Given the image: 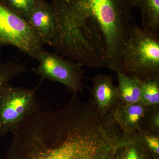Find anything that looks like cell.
Instances as JSON below:
<instances>
[{"label":"cell","mask_w":159,"mask_h":159,"mask_svg":"<svg viewBox=\"0 0 159 159\" xmlns=\"http://www.w3.org/2000/svg\"><path fill=\"white\" fill-rule=\"evenodd\" d=\"M142 13L143 29L159 32V0H132Z\"/></svg>","instance_id":"7c38bea8"},{"label":"cell","mask_w":159,"mask_h":159,"mask_svg":"<svg viewBox=\"0 0 159 159\" xmlns=\"http://www.w3.org/2000/svg\"><path fill=\"white\" fill-rule=\"evenodd\" d=\"M43 45L28 21L0 0V47L13 46L37 60Z\"/></svg>","instance_id":"5b68a950"},{"label":"cell","mask_w":159,"mask_h":159,"mask_svg":"<svg viewBox=\"0 0 159 159\" xmlns=\"http://www.w3.org/2000/svg\"><path fill=\"white\" fill-rule=\"evenodd\" d=\"M37 60L39 65L34 71L42 80L60 83L73 93L82 92L84 71L80 64L44 50Z\"/></svg>","instance_id":"8992f818"},{"label":"cell","mask_w":159,"mask_h":159,"mask_svg":"<svg viewBox=\"0 0 159 159\" xmlns=\"http://www.w3.org/2000/svg\"><path fill=\"white\" fill-rule=\"evenodd\" d=\"M12 134L3 159H112L118 144L100 119L71 107L38 111Z\"/></svg>","instance_id":"6da1fadb"},{"label":"cell","mask_w":159,"mask_h":159,"mask_svg":"<svg viewBox=\"0 0 159 159\" xmlns=\"http://www.w3.org/2000/svg\"><path fill=\"white\" fill-rule=\"evenodd\" d=\"M8 8L26 20L40 0H1Z\"/></svg>","instance_id":"2e32d148"},{"label":"cell","mask_w":159,"mask_h":159,"mask_svg":"<svg viewBox=\"0 0 159 159\" xmlns=\"http://www.w3.org/2000/svg\"><path fill=\"white\" fill-rule=\"evenodd\" d=\"M26 20L44 44L52 46L56 30V20L51 4L40 0Z\"/></svg>","instance_id":"ba28073f"},{"label":"cell","mask_w":159,"mask_h":159,"mask_svg":"<svg viewBox=\"0 0 159 159\" xmlns=\"http://www.w3.org/2000/svg\"><path fill=\"white\" fill-rule=\"evenodd\" d=\"M118 80L120 102L123 104H130L141 102V88L138 78L128 76L116 70Z\"/></svg>","instance_id":"8fae6325"},{"label":"cell","mask_w":159,"mask_h":159,"mask_svg":"<svg viewBox=\"0 0 159 159\" xmlns=\"http://www.w3.org/2000/svg\"><path fill=\"white\" fill-rule=\"evenodd\" d=\"M112 159H157L135 133L122 134V140L116 147Z\"/></svg>","instance_id":"30bf717a"},{"label":"cell","mask_w":159,"mask_h":159,"mask_svg":"<svg viewBox=\"0 0 159 159\" xmlns=\"http://www.w3.org/2000/svg\"><path fill=\"white\" fill-rule=\"evenodd\" d=\"M140 129L159 135V106L147 108L142 119Z\"/></svg>","instance_id":"9a60e30c"},{"label":"cell","mask_w":159,"mask_h":159,"mask_svg":"<svg viewBox=\"0 0 159 159\" xmlns=\"http://www.w3.org/2000/svg\"><path fill=\"white\" fill-rule=\"evenodd\" d=\"M26 71L25 67L20 64L12 61L4 63L0 61V89Z\"/></svg>","instance_id":"5bb4252c"},{"label":"cell","mask_w":159,"mask_h":159,"mask_svg":"<svg viewBox=\"0 0 159 159\" xmlns=\"http://www.w3.org/2000/svg\"><path fill=\"white\" fill-rule=\"evenodd\" d=\"M137 134L142 142L157 159H159V135L139 129Z\"/></svg>","instance_id":"e0dca14e"},{"label":"cell","mask_w":159,"mask_h":159,"mask_svg":"<svg viewBox=\"0 0 159 159\" xmlns=\"http://www.w3.org/2000/svg\"><path fill=\"white\" fill-rule=\"evenodd\" d=\"M159 33L132 26L117 70L141 80L159 79Z\"/></svg>","instance_id":"3957f363"},{"label":"cell","mask_w":159,"mask_h":159,"mask_svg":"<svg viewBox=\"0 0 159 159\" xmlns=\"http://www.w3.org/2000/svg\"><path fill=\"white\" fill-rule=\"evenodd\" d=\"M146 109L147 107L141 102L130 104H123L120 102L114 111V120L122 134L135 133L140 129Z\"/></svg>","instance_id":"9c48e42d"},{"label":"cell","mask_w":159,"mask_h":159,"mask_svg":"<svg viewBox=\"0 0 159 159\" xmlns=\"http://www.w3.org/2000/svg\"><path fill=\"white\" fill-rule=\"evenodd\" d=\"M37 88L26 89L7 84L0 89V135L13 132L40 109Z\"/></svg>","instance_id":"277c9868"},{"label":"cell","mask_w":159,"mask_h":159,"mask_svg":"<svg viewBox=\"0 0 159 159\" xmlns=\"http://www.w3.org/2000/svg\"><path fill=\"white\" fill-rule=\"evenodd\" d=\"M92 29L101 31L108 69L119 68L123 44L132 25V0H67Z\"/></svg>","instance_id":"7a4b0ae2"},{"label":"cell","mask_w":159,"mask_h":159,"mask_svg":"<svg viewBox=\"0 0 159 159\" xmlns=\"http://www.w3.org/2000/svg\"><path fill=\"white\" fill-rule=\"evenodd\" d=\"M91 94L98 112L102 117L113 113L120 103L118 86L110 75H99L92 79Z\"/></svg>","instance_id":"52a82bcc"},{"label":"cell","mask_w":159,"mask_h":159,"mask_svg":"<svg viewBox=\"0 0 159 159\" xmlns=\"http://www.w3.org/2000/svg\"><path fill=\"white\" fill-rule=\"evenodd\" d=\"M140 81L142 93L141 102L147 108L159 106V79Z\"/></svg>","instance_id":"4fadbf2b"}]
</instances>
